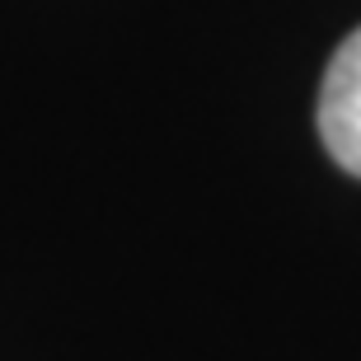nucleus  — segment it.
<instances>
[{
	"mask_svg": "<svg viewBox=\"0 0 361 361\" xmlns=\"http://www.w3.org/2000/svg\"><path fill=\"white\" fill-rule=\"evenodd\" d=\"M319 136L324 150L361 178V28H352L334 52L319 85Z\"/></svg>",
	"mask_w": 361,
	"mask_h": 361,
	"instance_id": "1",
	"label": "nucleus"
}]
</instances>
